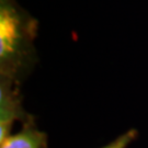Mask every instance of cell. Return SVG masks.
Returning a JSON list of instances; mask_svg holds the SVG:
<instances>
[{"label":"cell","instance_id":"cell-1","mask_svg":"<svg viewBox=\"0 0 148 148\" xmlns=\"http://www.w3.org/2000/svg\"><path fill=\"white\" fill-rule=\"evenodd\" d=\"M38 22L16 0H0V78L21 85L38 62Z\"/></svg>","mask_w":148,"mask_h":148},{"label":"cell","instance_id":"cell-2","mask_svg":"<svg viewBox=\"0 0 148 148\" xmlns=\"http://www.w3.org/2000/svg\"><path fill=\"white\" fill-rule=\"evenodd\" d=\"M31 119L23 109L21 85L0 78V143L11 135L16 122L24 124Z\"/></svg>","mask_w":148,"mask_h":148},{"label":"cell","instance_id":"cell-3","mask_svg":"<svg viewBox=\"0 0 148 148\" xmlns=\"http://www.w3.org/2000/svg\"><path fill=\"white\" fill-rule=\"evenodd\" d=\"M0 148H48L46 134L35 126L31 119L22 124L21 131L11 134L0 143Z\"/></svg>","mask_w":148,"mask_h":148},{"label":"cell","instance_id":"cell-4","mask_svg":"<svg viewBox=\"0 0 148 148\" xmlns=\"http://www.w3.org/2000/svg\"><path fill=\"white\" fill-rule=\"evenodd\" d=\"M137 134V130H134V128L130 130V131L125 132L124 134H122L121 136L115 138L113 142L109 143L106 146H103L102 148H127V146L130 144L136 139Z\"/></svg>","mask_w":148,"mask_h":148}]
</instances>
